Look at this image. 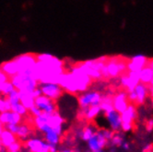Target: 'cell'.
Listing matches in <instances>:
<instances>
[{"mask_svg": "<svg viewBox=\"0 0 153 152\" xmlns=\"http://www.w3.org/2000/svg\"><path fill=\"white\" fill-rule=\"evenodd\" d=\"M37 63L34 68V76L39 84L58 83L61 76L65 71L63 60L48 53L36 55Z\"/></svg>", "mask_w": 153, "mask_h": 152, "instance_id": "6da1fadb", "label": "cell"}, {"mask_svg": "<svg viewBox=\"0 0 153 152\" xmlns=\"http://www.w3.org/2000/svg\"><path fill=\"white\" fill-rule=\"evenodd\" d=\"M93 80L79 65H76L69 70H65L61 76L59 85L65 92L71 95H79L89 90Z\"/></svg>", "mask_w": 153, "mask_h": 152, "instance_id": "7a4b0ae2", "label": "cell"}, {"mask_svg": "<svg viewBox=\"0 0 153 152\" xmlns=\"http://www.w3.org/2000/svg\"><path fill=\"white\" fill-rule=\"evenodd\" d=\"M114 131L108 127L98 128L94 135L87 141V148L91 152H102L108 146L109 141L114 135Z\"/></svg>", "mask_w": 153, "mask_h": 152, "instance_id": "3957f363", "label": "cell"}, {"mask_svg": "<svg viewBox=\"0 0 153 152\" xmlns=\"http://www.w3.org/2000/svg\"><path fill=\"white\" fill-rule=\"evenodd\" d=\"M127 61L119 56L107 57L102 68V78L106 79H117L127 71Z\"/></svg>", "mask_w": 153, "mask_h": 152, "instance_id": "277c9868", "label": "cell"}, {"mask_svg": "<svg viewBox=\"0 0 153 152\" xmlns=\"http://www.w3.org/2000/svg\"><path fill=\"white\" fill-rule=\"evenodd\" d=\"M9 80L18 90H33L39 86V81L32 73L19 72Z\"/></svg>", "mask_w": 153, "mask_h": 152, "instance_id": "5b68a950", "label": "cell"}, {"mask_svg": "<svg viewBox=\"0 0 153 152\" xmlns=\"http://www.w3.org/2000/svg\"><path fill=\"white\" fill-rule=\"evenodd\" d=\"M107 60L106 56L98 57L95 59L87 60L85 62L79 63V65L82 69L88 74L93 81H99L102 78V68Z\"/></svg>", "mask_w": 153, "mask_h": 152, "instance_id": "8992f818", "label": "cell"}, {"mask_svg": "<svg viewBox=\"0 0 153 152\" xmlns=\"http://www.w3.org/2000/svg\"><path fill=\"white\" fill-rule=\"evenodd\" d=\"M149 95V85L139 82L134 89L127 91L128 100L131 103L136 105H142L144 104Z\"/></svg>", "mask_w": 153, "mask_h": 152, "instance_id": "52a82bcc", "label": "cell"}, {"mask_svg": "<svg viewBox=\"0 0 153 152\" xmlns=\"http://www.w3.org/2000/svg\"><path fill=\"white\" fill-rule=\"evenodd\" d=\"M102 93L99 90H87L78 95V104L79 108H86L92 105H100L102 100Z\"/></svg>", "mask_w": 153, "mask_h": 152, "instance_id": "ba28073f", "label": "cell"}, {"mask_svg": "<svg viewBox=\"0 0 153 152\" xmlns=\"http://www.w3.org/2000/svg\"><path fill=\"white\" fill-rule=\"evenodd\" d=\"M122 116V127L121 131L124 133H129L134 129L135 121L137 118V105L134 103H129L126 109L121 113Z\"/></svg>", "mask_w": 153, "mask_h": 152, "instance_id": "9c48e42d", "label": "cell"}, {"mask_svg": "<svg viewBox=\"0 0 153 152\" xmlns=\"http://www.w3.org/2000/svg\"><path fill=\"white\" fill-rule=\"evenodd\" d=\"M17 62L19 72L34 74V68L37 63L36 55L33 53H23L14 58Z\"/></svg>", "mask_w": 153, "mask_h": 152, "instance_id": "30bf717a", "label": "cell"}, {"mask_svg": "<svg viewBox=\"0 0 153 152\" xmlns=\"http://www.w3.org/2000/svg\"><path fill=\"white\" fill-rule=\"evenodd\" d=\"M102 114L108 128L113 130L114 132L121 131L122 123H123L121 113L117 112L115 109H112L110 111L103 113Z\"/></svg>", "mask_w": 153, "mask_h": 152, "instance_id": "8fae6325", "label": "cell"}, {"mask_svg": "<svg viewBox=\"0 0 153 152\" xmlns=\"http://www.w3.org/2000/svg\"><path fill=\"white\" fill-rule=\"evenodd\" d=\"M39 86L43 95L56 102H57L65 93V90L58 83H43L39 84Z\"/></svg>", "mask_w": 153, "mask_h": 152, "instance_id": "7c38bea8", "label": "cell"}, {"mask_svg": "<svg viewBox=\"0 0 153 152\" xmlns=\"http://www.w3.org/2000/svg\"><path fill=\"white\" fill-rule=\"evenodd\" d=\"M117 79L119 81V85L121 86V88L126 91L134 89L135 87L140 82L138 73L132 72V71L125 72L121 77H119Z\"/></svg>", "mask_w": 153, "mask_h": 152, "instance_id": "4fadbf2b", "label": "cell"}, {"mask_svg": "<svg viewBox=\"0 0 153 152\" xmlns=\"http://www.w3.org/2000/svg\"><path fill=\"white\" fill-rule=\"evenodd\" d=\"M24 147L30 152H50V144L40 137L28 138L24 141Z\"/></svg>", "mask_w": 153, "mask_h": 152, "instance_id": "5bb4252c", "label": "cell"}, {"mask_svg": "<svg viewBox=\"0 0 153 152\" xmlns=\"http://www.w3.org/2000/svg\"><path fill=\"white\" fill-rule=\"evenodd\" d=\"M112 102H113L114 109H115L120 113H122L130 103L127 96V91L122 90L114 93L112 96Z\"/></svg>", "mask_w": 153, "mask_h": 152, "instance_id": "9a60e30c", "label": "cell"}, {"mask_svg": "<svg viewBox=\"0 0 153 152\" xmlns=\"http://www.w3.org/2000/svg\"><path fill=\"white\" fill-rule=\"evenodd\" d=\"M35 105L42 111V113H53L57 111L56 102L45 96L43 94L35 98Z\"/></svg>", "mask_w": 153, "mask_h": 152, "instance_id": "2e32d148", "label": "cell"}, {"mask_svg": "<svg viewBox=\"0 0 153 152\" xmlns=\"http://www.w3.org/2000/svg\"><path fill=\"white\" fill-rule=\"evenodd\" d=\"M149 58L142 55V53H138V55L133 56L127 60L126 63V68L127 71H132V72H139L142 68L145 67L148 65Z\"/></svg>", "mask_w": 153, "mask_h": 152, "instance_id": "e0dca14e", "label": "cell"}, {"mask_svg": "<svg viewBox=\"0 0 153 152\" xmlns=\"http://www.w3.org/2000/svg\"><path fill=\"white\" fill-rule=\"evenodd\" d=\"M79 115L87 121H93L102 114L101 105H92L86 108H79Z\"/></svg>", "mask_w": 153, "mask_h": 152, "instance_id": "ac0fdd59", "label": "cell"}, {"mask_svg": "<svg viewBox=\"0 0 153 152\" xmlns=\"http://www.w3.org/2000/svg\"><path fill=\"white\" fill-rule=\"evenodd\" d=\"M0 122L4 125L7 124H14L19 125L23 122V116L13 112V111H7L0 113Z\"/></svg>", "mask_w": 153, "mask_h": 152, "instance_id": "d6986e66", "label": "cell"}, {"mask_svg": "<svg viewBox=\"0 0 153 152\" xmlns=\"http://www.w3.org/2000/svg\"><path fill=\"white\" fill-rule=\"evenodd\" d=\"M19 102L22 103L28 111L35 105V98L32 94V90H19Z\"/></svg>", "mask_w": 153, "mask_h": 152, "instance_id": "ffe728a7", "label": "cell"}, {"mask_svg": "<svg viewBox=\"0 0 153 152\" xmlns=\"http://www.w3.org/2000/svg\"><path fill=\"white\" fill-rule=\"evenodd\" d=\"M98 128L92 125V124H89V125H86L85 126H83L82 128H80L76 135H78V137L83 141V142H87L96 132V130Z\"/></svg>", "mask_w": 153, "mask_h": 152, "instance_id": "44dd1931", "label": "cell"}, {"mask_svg": "<svg viewBox=\"0 0 153 152\" xmlns=\"http://www.w3.org/2000/svg\"><path fill=\"white\" fill-rule=\"evenodd\" d=\"M0 68H1L9 78H12L13 76L17 75L19 72V66H18L17 62L15 61V59L2 63L0 65Z\"/></svg>", "mask_w": 153, "mask_h": 152, "instance_id": "7402d4cb", "label": "cell"}, {"mask_svg": "<svg viewBox=\"0 0 153 152\" xmlns=\"http://www.w3.org/2000/svg\"><path fill=\"white\" fill-rule=\"evenodd\" d=\"M126 133H124L123 131H118V132H114L113 136L111 137L110 141H109V146L112 148H120L122 147V145L124 144V142L126 141Z\"/></svg>", "mask_w": 153, "mask_h": 152, "instance_id": "603a6c76", "label": "cell"}, {"mask_svg": "<svg viewBox=\"0 0 153 152\" xmlns=\"http://www.w3.org/2000/svg\"><path fill=\"white\" fill-rule=\"evenodd\" d=\"M17 140H19L18 136L13 134L12 132H10L9 130L4 128V130L2 131V133L0 134V141L2 142V144L7 148V147H9L12 143L16 142Z\"/></svg>", "mask_w": 153, "mask_h": 152, "instance_id": "cb8c5ba5", "label": "cell"}, {"mask_svg": "<svg viewBox=\"0 0 153 152\" xmlns=\"http://www.w3.org/2000/svg\"><path fill=\"white\" fill-rule=\"evenodd\" d=\"M30 135H31V129L29 125L24 124L23 122L19 125L16 133V136H18L19 140L24 142V141H26L28 138L30 137Z\"/></svg>", "mask_w": 153, "mask_h": 152, "instance_id": "d4e9b609", "label": "cell"}, {"mask_svg": "<svg viewBox=\"0 0 153 152\" xmlns=\"http://www.w3.org/2000/svg\"><path fill=\"white\" fill-rule=\"evenodd\" d=\"M138 76L140 82L149 85L153 79V69L147 65L145 67H143L138 72Z\"/></svg>", "mask_w": 153, "mask_h": 152, "instance_id": "484cf974", "label": "cell"}, {"mask_svg": "<svg viewBox=\"0 0 153 152\" xmlns=\"http://www.w3.org/2000/svg\"><path fill=\"white\" fill-rule=\"evenodd\" d=\"M61 136L58 135L56 131L53 130H49L48 132L43 134V139H45L46 142L50 145H54V146H58L61 142Z\"/></svg>", "mask_w": 153, "mask_h": 152, "instance_id": "4316f807", "label": "cell"}, {"mask_svg": "<svg viewBox=\"0 0 153 152\" xmlns=\"http://www.w3.org/2000/svg\"><path fill=\"white\" fill-rule=\"evenodd\" d=\"M113 96V95H112ZM112 96L111 95H103L102 97V100L101 102V107H102V113L105 112H108L112 109H114V106H113V102H112Z\"/></svg>", "mask_w": 153, "mask_h": 152, "instance_id": "83f0119b", "label": "cell"}, {"mask_svg": "<svg viewBox=\"0 0 153 152\" xmlns=\"http://www.w3.org/2000/svg\"><path fill=\"white\" fill-rule=\"evenodd\" d=\"M11 111L20 114L21 116H26L28 113H29V111L28 109H26V107L21 103L20 102H18V103H15V104H12L11 105Z\"/></svg>", "mask_w": 153, "mask_h": 152, "instance_id": "f1b7e54d", "label": "cell"}, {"mask_svg": "<svg viewBox=\"0 0 153 152\" xmlns=\"http://www.w3.org/2000/svg\"><path fill=\"white\" fill-rule=\"evenodd\" d=\"M14 89H15V87L13 86L11 81L8 80V81L0 85V95L7 96L10 91H12Z\"/></svg>", "mask_w": 153, "mask_h": 152, "instance_id": "f546056e", "label": "cell"}, {"mask_svg": "<svg viewBox=\"0 0 153 152\" xmlns=\"http://www.w3.org/2000/svg\"><path fill=\"white\" fill-rule=\"evenodd\" d=\"M11 111V103L9 102L7 96L0 95V113Z\"/></svg>", "mask_w": 153, "mask_h": 152, "instance_id": "4dcf8cb0", "label": "cell"}, {"mask_svg": "<svg viewBox=\"0 0 153 152\" xmlns=\"http://www.w3.org/2000/svg\"><path fill=\"white\" fill-rule=\"evenodd\" d=\"M7 98L8 99L9 102L12 104H15V103H18L19 102V90L14 89L12 91H10L7 95Z\"/></svg>", "mask_w": 153, "mask_h": 152, "instance_id": "1f68e13d", "label": "cell"}, {"mask_svg": "<svg viewBox=\"0 0 153 152\" xmlns=\"http://www.w3.org/2000/svg\"><path fill=\"white\" fill-rule=\"evenodd\" d=\"M22 143H21L20 140H17L16 142L12 143L9 147H7V151L8 152H19V151H21L22 149Z\"/></svg>", "mask_w": 153, "mask_h": 152, "instance_id": "d6a6232c", "label": "cell"}, {"mask_svg": "<svg viewBox=\"0 0 153 152\" xmlns=\"http://www.w3.org/2000/svg\"><path fill=\"white\" fill-rule=\"evenodd\" d=\"M29 113L32 116V117H34V116H37V115H39V114H41L42 113V111L39 109V108L36 106V105H34V106H32L30 109L29 110Z\"/></svg>", "mask_w": 153, "mask_h": 152, "instance_id": "836d02e7", "label": "cell"}, {"mask_svg": "<svg viewBox=\"0 0 153 152\" xmlns=\"http://www.w3.org/2000/svg\"><path fill=\"white\" fill-rule=\"evenodd\" d=\"M9 79H10V78L1 68H0V85L5 83V82H7V81H8Z\"/></svg>", "mask_w": 153, "mask_h": 152, "instance_id": "e575fe53", "label": "cell"}, {"mask_svg": "<svg viewBox=\"0 0 153 152\" xmlns=\"http://www.w3.org/2000/svg\"><path fill=\"white\" fill-rule=\"evenodd\" d=\"M4 126H5V128H6V129L9 130L10 132H12L13 134H15V135H16L19 125H14V124H7V125H5Z\"/></svg>", "mask_w": 153, "mask_h": 152, "instance_id": "d590c367", "label": "cell"}, {"mask_svg": "<svg viewBox=\"0 0 153 152\" xmlns=\"http://www.w3.org/2000/svg\"><path fill=\"white\" fill-rule=\"evenodd\" d=\"M146 128L148 131H151L153 129V119H149L146 122Z\"/></svg>", "mask_w": 153, "mask_h": 152, "instance_id": "8d00e7d4", "label": "cell"}, {"mask_svg": "<svg viewBox=\"0 0 153 152\" xmlns=\"http://www.w3.org/2000/svg\"><path fill=\"white\" fill-rule=\"evenodd\" d=\"M121 148H123V150H125V151H128L130 149V144L126 140L125 142H124V144L122 145Z\"/></svg>", "mask_w": 153, "mask_h": 152, "instance_id": "74e56055", "label": "cell"}, {"mask_svg": "<svg viewBox=\"0 0 153 152\" xmlns=\"http://www.w3.org/2000/svg\"><path fill=\"white\" fill-rule=\"evenodd\" d=\"M7 148L2 144V142L0 141V152H7Z\"/></svg>", "mask_w": 153, "mask_h": 152, "instance_id": "f35d334b", "label": "cell"}, {"mask_svg": "<svg viewBox=\"0 0 153 152\" xmlns=\"http://www.w3.org/2000/svg\"><path fill=\"white\" fill-rule=\"evenodd\" d=\"M149 95L153 97V84L149 85Z\"/></svg>", "mask_w": 153, "mask_h": 152, "instance_id": "ab89813d", "label": "cell"}, {"mask_svg": "<svg viewBox=\"0 0 153 152\" xmlns=\"http://www.w3.org/2000/svg\"><path fill=\"white\" fill-rule=\"evenodd\" d=\"M152 148V145L151 144H149V145H147V146H145L144 148H143V151H148V150H149V148Z\"/></svg>", "mask_w": 153, "mask_h": 152, "instance_id": "60d3db41", "label": "cell"}, {"mask_svg": "<svg viewBox=\"0 0 153 152\" xmlns=\"http://www.w3.org/2000/svg\"><path fill=\"white\" fill-rule=\"evenodd\" d=\"M148 66L150 67L153 69V59H149V61H148Z\"/></svg>", "mask_w": 153, "mask_h": 152, "instance_id": "b9f144b4", "label": "cell"}, {"mask_svg": "<svg viewBox=\"0 0 153 152\" xmlns=\"http://www.w3.org/2000/svg\"><path fill=\"white\" fill-rule=\"evenodd\" d=\"M4 128H5L4 125H3V124H2L1 122H0V134L2 133V131H3V130H4Z\"/></svg>", "mask_w": 153, "mask_h": 152, "instance_id": "7bdbcfd3", "label": "cell"}, {"mask_svg": "<svg viewBox=\"0 0 153 152\" xmlns=\"http://www.w3.org/2000/svg\"><path fill=\"white\" fill-rule=\"evenodd\" d=\"M150 84H153V79H152V81H151V83H150ZM150 84H149V85H150Z\"/></svg>", "mask_w": 153, "mask_h": 152, "instance_id": "ee69618b", "label": "cell"}, {"mask_svg": "<svg viewBox=\"0 0 153 152\" xmlns=\"http://www.w3.org/2000/svg\"><path fill=\"white\" fill-rule=\"evenodd\" d=\"M152 101H153V97H152Z\"/></svg>", "mask_w": 153, "mask_h": 152, "instance_id": "f6af8a7d", "label": "cell"}]
</instances>
